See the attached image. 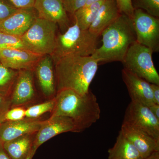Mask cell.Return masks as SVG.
Instances as JSON below:
<instances>
[{
    "label": "cell",
    "instance_id": "cell-1",
    "mask_svg": "<svg viewBox=\"0 0 159 159\" xmlns=\"http://www.w3.org/2000/svg\"><path fill=\"white\" fill-rule=\"evenodd\" d=\"M51 117L64 116L72 119L78 132L90 127L100 118L101 109L96 96L89 91L81 95L70 89L57 91Z\"/></svg>",
    "mask_w": 159,
    "mask_h": 159
},
{
    "label": "cell",
    "instance_id": "cell-2",
    "mask_svg": "<svg viewBox=\"0 0 159 159\" xmlns=\"http://www.w3.org/2000/svg\"><path fill=\"white\" fill-rule=\"evenodd\" d=\"M99 64L91 56H71L60 60L54 64L56 91L70 89L81 95L86 93Z\"/></svg>",
    "mask_w": 159,
    "mask_h": 159
},
{
    "label": "cell",
    "instance_id": "cell-3",
    "mask_svg": "<svg viewBox=\"0 0 159 159\" xmlns=\"http://www.w3.org/2000/svg\"><path fill=\"white\" fill-rule=\"evenodd\" d=\"M102 45L91 55L100 62H122L128 49L137 41L132 19L121 14L101 33Z\"/></svg>",
    "mask_w": 159,
    "mask_h": 159
},
{
    "label": "cell",
    "instance_id": "cell-4",
    "mask_svg": "<svg viewBox=\"0 0 159 159\" xmlns=\"http://www.w3.org/2000/svg\"><path fill=\"white\" fill-rule=\"evenodd\" d=\"M98 38L74 23L63 33L57 34L55 48L50 55L54 64L64 57L91 56L97 48Z\"/></svg>",
    "mask_w": 159,
    "mask_h": 159
},
{
    "label": "cell",
    "instance_id": "cell-5",
    "mask_svg": "<svg viewBox=\"0 0 159 159\" xmlns=\"http://www.w3.org/2000/svg\"><path fill=\"white\" fill-rule=\"evenodd\" d=\"M57 28L55 23L38 17L22 39L29 51L50 55L55 48Z\"/></svg>",
    "mask_w": 159,
    "mask_h": 159
},
{
    "label": "cell",
    "instance_id": "cell-6",
    "mask_svg": "<svg viewBox=\"0 0 159 159\" xmlns=\"http://www.w3.org/2000/svg\"><path fill=\"white\" fill-rule=\"evenodd\" d=\"M153 53L149 48L135 42L122 62L123 68L151 84L159 85V75L152 61Z\"/></svg>",
    "mask_w": 159,
    "mask_h": 159
},
{
    "label": "cell",
    "instance_id": "cell-7",
    "mask_svg": "<svg viewBox=\"0 0 159 159\" xmlns=\"http://www.w3.org/2000/svg\"><path fill=\"white\" fill-rule=\"evenodd\" d=\"M137 42L150 49L159 51V19L141 9H134L132 18Z\"/></svg>",
    "mask_w": 159,
    "mask_h": 159
},
{
    "label": "cell",
    "instance_id": "cell-8",
    "mask_svg": "<svg viewBox=\"0 0 159 159\" xmlns=\"http://www.w3.org/2000/svg\"><path fill=\"white\" fill-rule=\"evenodd\" d=\"M122 122L141 129L159 142V119L155 116L148 107L131 101L125 110Z\"/></svg>",
    "mask_w": 159,
    "mask_h": 159
},
{
    "label": "cell",
    "instance_id": "cell-9",
    "mask_svg": "<svg viewBox=\"0 0 159 159\" xmlns=\"http://www.w3.org/2000/svg\"><path fill=\"white\" fill-rule=\"evenodd\" d=\"M68 132H78L72 119L64 116L50 117L48 120L43 121L34 138L32 148L36 151L40 146L50 139Z\"/></svg>",
    "mask_w": 159,
    "mask_h": 159
},
{
    "label": "cell",
    "instance_id": "cell-10",
    "mask_svg": "<svg viewBox=\"0 0 159 159\" xmlns=\"http://www.w3.org/2000/svg\"><path fill=\"white\" fill-rule=\"evenodd\" d=\"M43 56L24 49H0V63L7 67L18 71H34Z\"/></svg>",
    "mask_w": 159,
    "mask_h": 159
},
{
    "label": "cell",
    "instance_id": "cell-11",
    "mask_svg": "<svg viewBox=\"0 0 159 159\" xmlns=\"http://www.w3.org/2000/svg\"><path fill=\"white\" fill-rule=\"evenodd\" d=\"M38 17V15L34 7L18 9L13 14L0 22V31L22 36Z\"/></svg>",
    "mask_w": 159,
    "mask_h": 159
},
{
    "label": "cell",
    "instance_id": "cell-12",
    "mask_svg": "<svg viewBox=\"0 0 159 159\" xmlns=\"http://www.w3.org/2000/svg\"><path fill=\"white\" fill-rule=\"evenodd\" d=\"M33 7L40 18L55 23L65 31L70 27L69 13L63 0H35Z\"/></svg>",
    "mask_w": 159,
    "mask_h": 159
},
{
    "label": "cell",
    "instance_id": "cell-13",
    "mask_svg": "<svg viewBox=\"0 0 159 159\" xmlns=\"http://www.w3.org/2000/svg\"><path fill=\"white\" fill-rule=\"evenodd\" d=\"M120 131L135 147L141 157H147L154 152L159 151V142L141 129L122 122Z\"/></svg>",
    "mask_w": 159,
    "mask_h": 159
},
{
    "label": "cell",
    "instance_id": "cell-14",
    "mask_svg": "<svg viewBox=\"0 0 159 159\" xmlns=\"http://www.w3.org/2000/svg\"><path fill=\"white\" fill-rule=\"evenodd\" d=\"M122 75L132 101L147 107L155 103L150 83L124 68Z\"/></svg>",
    "mask_w": 159,
    "mask_h": 159
},
{
    "label": "cell",
    "instance_id": "cell-15",
    "mask_svg": "<svg viewBox=\"0 0 159 159\" xmlns=\"http://www.w3.org/2000/svg\"><path fill=\"white\" fill-rule=\"evenodd\" d=\"M43 121L25 119L16 121H6L0 124V142L11 141L26 135L36 133Z\"/></svg>",
    "mask_w": 159,
    "mask_h": 159
},
{
    "label": "cell",
    "instance_id": "cell-16",
    "mask_svg": "<svg viewBox=\"0 0 159 159\" xmlns=\"http://www.w3.org/2000/svg\"><path fill=\"white\" fill-rule=\"evenodd\" d=\"M33 71L20 70L15 83L11 95V106L28 103L34 96Z\"/></svg>",
    "mask_w": 159,
    "mask_h": 159
},
{
    "label": "cell",
    "instance_id": "cell-17",
    "mask_svg": "<svg viewBox=\"0 0 159 159\" xmlns=\"http://www.w3.org/2000/svg\"><path fill=\"white\" fill-rule=\"evenodd\" d=\"M54 64L50 55H44L34 70L41 89L47 97H52L57 93Z\"/></svg>",
    "mask_w": 159,
    "mask_h": 159
},
{
    "label": "cell",
    "instance_id": "cell-18",
    "mask_svg": "<svg viewBox=\"0 0 159 159\" xmlns=\"http://www.w3.org/2000/svg\"><path fill=\"white\" fill-rule=\"evenodd\" d=\"M120 14L116 0L105 1L99 8L89 31L99 37L102 31L115 21Z\"/></svg>",
    "mask_w": 159,
    "mask_h": 159
},
{
    "label": "cell",
    "instance_id": "cell-19",
    "mask_svg": "<svg viewBox=\"0 0 159 159\" xmlns=\"http://www.w3.org/2000/svg\"><path fill=\"white\" fill-rule=\"evenodd\" d=\"M32 134L26 135L2 143L11 159H25L32 149L34 139Z\"/></svg>",
    "mask_w": 159,
    "mask_h": 159
},
{
    "label": "cell",
    "instance_id": "cell-20",
    "mask_svg": "<svg viewBox=\"0 0 159 159\" xmlns=\"http://www.w3.org/2000/svg\"><path fill=\"white\" fill-rule=\"evenodd\" d=\"M108 153V159H139L142 158L135 147L120 130L116 143L109 149Z\"/></svg>",
    "mask_w": 159,
    "mask_h": 159
},
{
    "label": "cell",
    "instance_id": "cell-21",
    "mask_svg": "<svg viewBox=\"0 0 159 159\" xmlns=\"http://www.w3.org/2000/svg\"><path fill=\"white\" fill-rule=\"evenodd\" d=\"M103 2L93 3L88 6H84L77 10L73 15L75 23L80 29L88 30L96 17L98 10Z\"/></svg>",
    "mask_w": 159,
    "mask_h": 159
},
{
    "label": "cell",
    "instance_id": "cell-22",
    "mask_svg": "<svg viewBox=\"0 0 159 159\" xmlns=\"http://www.w3.org/2000/svg\"><path fill=\"white\" fill-rule=\"evenodd\" d=\"M18 74V71L0 63V93L11 96Z\"/></svg>",
    "mask_w": 159,
    "mask_h": 159
},
{
    "label": "cell",
    "instance_id": "cell-23",
    "mask_svg": "<svg viewBox=\"0 0 159 159\" xmlns=\"http://www.w3.org/2000/svg\"><path fill=\"white\" fill-rule=\"evenodd\" d=\"M28 50L21 36L8 34L0 31V49Z\"/></svg>",
    "mask_w": 159,
    "mask_h": 159
},
{
    "label": "cell",
    "instance_id": "cell-24",
    "mask_svg": "<svg viewBox=\"0 0 159 159\" xmlns=\"http://www.w3.org/2000/svg\"><path fill=\"white\" fill-rule=\"evenodd\" d=\"M55 98L43 103L33 105L25 109V118L36 119L43 114L52 112L55 105Z\"/></svg>",
    "mask_w": 159,
    "mask_h": 159
},
{
    "label": "cell",
    "instance_id": "cell-25",
    "mask_svg": "<svg viewBox=\"0 0 159 159\" xmlns=\"http://www.w3.org/2000/svg\"><path fill=\"white\" fill-rule=\"evenodd\" d=\"M134 9H141L148 14L159 17V0H132Z\"/></svg>",
    "mask_w": 159,
    "mask_h": 159
},
{
    "label": "cell",
    "instance_id": "cell-26",
    "mask_svg": "<svg viewBox=\"0 0 159 159\" xmlns=\"http://www.w3.org/2000/svg\"><path fill=\"white\" fill-rule=\"evenodd\" d=\"M25 118V109L20 107L9 109L4 115L2 122L6 121H16Z\"/></svg>",
    "mask_w": 159,
    "mask_h": 159
},
{
    "label": "cell",
    "instance_id": "cell-27",
    "mask_svg": "<svg viewBox=\"0 0 159 159\" xmlns=\"http://www.w3.org/2000/svg\"><path fill=\"white\" fill-rule=\"evenodd\" d=\"M17 9L6 0H0V22L9 17Z\"/></svg>",
    "mask_w": 159,
    "mask_h": 159
},
{
    "label": "cell",
    "instance_id": "cell-28",
    "mask_svg": "<svg viewBox=\"0 0 159 159\" xmlns=\"http://www.w3.org/2000/svg\"><path fill=\"white\" fill-rule=\"evenodd\" d=\"M116 2L121 14H125L132 18L134 9L133 6L132 0H116Z\"/></svg>",
    "mask_w": 159,
    "mask_h": 159
},
{
    "label": "cell",
    "instance_id": "cell-29",
    "mask_svg": "<svg viewBox=\"0 0 159 159\" xmlns=\"http://www.w3.org/2000/svg\"><path fill=\"white\" fill-rule=\"evenodd\" d=\"M87 0H63L65 8L69 14L72 16L78 9L84 7Z\"/></svg>",
    "mask_w": 159,
    "mask_h": 159
},
{
    "label": "cell",
    "instance_id": "cell-30",
    "mask_svg": "<svg viewBox=\"0 0 159 159\" xmlns=\"http://www.w3.org/2000/svg\"><path fill=\"white\" fill-rule=\"evenodd\" d=\"M11 107V96L0 93V124L4 115Z\"/></svg>",
    "mask_w": 159,
    "mask_h": 159
},
{
    "label": "cell",
    "instance_id": "cell-31",
    "mask_svg": "<svg viewBox=\"0 0 159 159\" xmlns=\"http://www.w3.org/2000/svg\"><path fill=\"white\" fill-rule=\"evenodd\" d=\"M18 9L33 7L35 0H6Z\"/></svg>",
    "mask_w": 159,
    "mask_h": 159
},
{
    "label": "cell",
    "instance_id": "cell-32",
    "mask_svg": "<svg viewBox=\"0 0 159 159\" xmlns=\"http://www.w3.org/2000/svg\"><path fill=\"white\" fill-rule=\"evenodd\" d=\"M154 102L159 105V85L150 83Z\"/></svg>",
    "mask_w": 159,
    "mask_h": 159
},
{
    "label": "cell",
    "instance_id": "cell-33",
    "mask_svg": "<svg viewBox=\"0 0 159 159\" xmlns=\"http://www.w3.org/2000/svg\"><path fill=\"white\" fill-rule=\"evenodd\" d=\"M149 110L157 119H159V105L153 103L148 107Z\"/></svg>",
    "mask_w": 159,
    "mask_h": 159
},
{
    "label": "cell",
    "instance_id": "cell-34",
    "mask_svg": "<svg viewBox=\"0 0 159 159\" xmlns=\"http://www.w3.org/2000/svg\"><path fill=\"white\" fill-rule=\"evenodd\" d=\"M0 159H11L8 154L4 150L2 145L0 142Z\"/></svg>",
    "mask_w": 159,
    "mask_h": 159
},
{
    "label": "cell",
    "instance_id": "cell-35",
    "mask_svg": "<svg viewBox=\"0 0 159 159\" xmlns=\"http://www.w3.org/2000/svg\"><path fill=\"white\" fill-rule=\"evenodd\" d=\"M139 159H159V151L154 152L147 157L141 158Z\"/></svg>",
    "mask_w": 159,
    "mask_h": 159
},
{
    "label": "cell",
    "instance_id": "cell-36",
    "mask_svg": "<svg viewBox=\"0 0 159 159\" xmlns=\"http://www.w3.org/2000/svg\"><path fill=\"white\" fill-rule=\"evenodd\" d=\"M107 1V0H87L85 6H88L90 5L91 4L94 3L98 2H103V1Z\"/></svg>",
    "mask_w": 159,
    "mask_h": 159
},
{
    "label": "cell",
    "instance_id": "cell-37",
    "mask_svg": "<svg viewBox=\"0 0 159 159\" xmlns=\"http://www.w3.org/2000/svg\"><path fill=\"white\" fill-rule=\"evenodd\" d=\"M35 152H36V151L34 150V149L32 148V149H31V152H30V153H29V155L27 156L25 159H32L33 158V157H34Z\"/></svg>",
    "mask_w": 159,
    "mask_h": 159
}]
</instances>
